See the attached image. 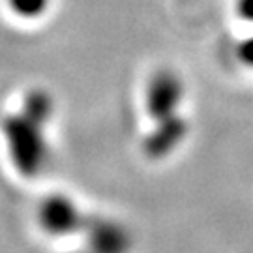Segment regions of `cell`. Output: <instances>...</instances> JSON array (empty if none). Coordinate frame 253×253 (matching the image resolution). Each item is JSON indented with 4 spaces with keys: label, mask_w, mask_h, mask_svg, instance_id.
I'll use <instances>...</instances> for the list:
<instances>
[{
    "label": "cell",
    "mask_w": 253,
    "mask_h": 253,
    "mask_svg": "<svg viewBox=\"0 0 253 253\" xmlns=\"http://www.w3.org/2000/svg\"><path fill=\"white\" fill-rule=\"evenodd\" d=\"M184 100L182 79L172 72H160L152 77L146 90V107L158 120L174 117Z\"/></svg>",
    "instance_id": "cell-1"
},
{
    "label": "cell",
    "mask_w": 253,
    "mask_h": 253,
    "mask_svg": "<svg viewBox=\"0 0 253 253\" xmlns=\"http://www.w3.org/2000/svg\"><path fill=\"white\" fill-rule=\"evenodd\" d=\"M9 9L21 19H40L45 15L51 0H6Z\"/></svg>",
    "instance_id": "cell-2"
},
{
    "label": "cell",
    "mask_w": 253,
    "mask_h": 253,
    "mask_svg": "<svg viewBox=\"0 0 253 253\" xmlns=\"http://www.w3.org/2000/svg\"><path fill=\"white\" fill-rule=\"evenodd\" d=\"M235 56H236V60L242 64L244 68L253 70V34H250L248 38L240 40V42L236 43Z\"/></svg>",
    "instance_id": "cell-3"
},
{
    "label": "cell",
    "mask_w": 253,
    "mask_h": 253,
    "mask_svg": "<svg viewBox=\"0 0 253 253\" xmlns=\"http://www.w3.org/2000/svg\"><path fill=\"white\" fill-rule=\"evenodd\" d=\"M235 15L242 23L253 25V0H235Z\"/></svg>",
    "instance_id": "cell-4"
}]
</instances>
